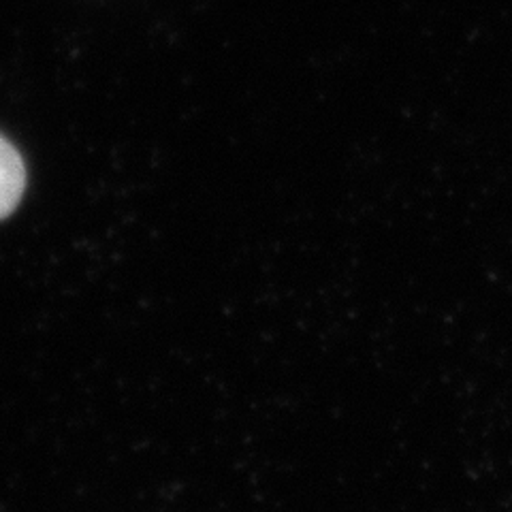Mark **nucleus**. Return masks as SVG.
<instances>
[{"label":"nucleus","mask_w":512,"mask_h":512,"mask_svg":"<svg viewBox=\"0 0 512 512\" xmlns=\"http://www.w3.org/2000/svg\"><path fill=\"white\" fill-rule=\"evenodd\" d=\"M26 188V165L13 143L0 135V220H5L20 205Z\"/></svg>","instance_id":"nucleus-1"}]
</instances>
